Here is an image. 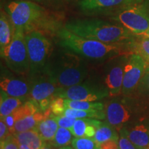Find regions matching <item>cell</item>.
Masks as SVG:
<instances>
[{
    "label": "cell",
    "instance_id": "1",
    "mask_svg": "<svg viewBox=\"0 0 149 149\" xmlns=\"http://www.w3.org/2000/svg\"><path fill=\"white\" fill-rule=\"evenodd\" d=\"M3 8L14 27L23 29L25 33L39 31L42 33H57L61 29L58 16L33 1H11L4 4Z\"/></svg>",
    "mask_w": 149,
    "mask_h": 149
},
{
    "label": "cell",
    "instance_id": "2",
    "mask_svg": "<svg viewBox=\"0 0 149 149\" xmlns=\"http://www.w3.org/2000/svg\"><path fill=\"white\" fill-rule=\"evenodd\" d=\"M64 27L80 37L107 44H124L136 37L120 24L97 18L73 19L67 22Z\"/></svg>",
    "mask_w": 149,
    "mask_h": 149
},
{
    "label": "cell",
    "instance_id": "3",
    "mask_svg": "<svg viewBox=\"0 0 149 149\" xmlns=\"http://www.w3.org/2000/svg\"><path fill=\"white\" fill-rule=\"evenodd\" d=\"M57 35L59 44L62 47L87 59L104 60L124 55L126 51L130 52L128 42L124 44H107L80 37L65 27L59 30Z\"/></svg>",
    "mask_w": 149,
    "mask_h": 149
},
{
    "label": "cell",
    "instance_id": "4",
    "mask_svg": "<svg viewBox=\"0 0 149 149\" xmlns=\"http://www.w3.org/2000/svg\"><path fill=\"white\" fill-rule=\"evenodd\" d=\"M44 69L59 88L82 83L88 74L85 61L72 53H64Z\"/></svg>",
    "mask_w": 149,
    "mask_h": 149
},
{
    "label": "cell",
    "instance_id": "5",
    "mask_svg": "<svg viewBox=\"0 0 149 149\" xmlns=\"http://www.w3.org/2000/svg\"><path fill=\"white\" fill-rule=\"evenodd\" d=\"M25 40L30 62L29 73L35 75L47 66L53 51L52 43L39 31L25 33Z\"/></svg>",
    "mask_w": 149,
    "mask_h": 149
},
{
    "label": "cell",
    "instance_id": "6",
    "mask_svg": "<svg viewBox=\"0 0 149 149\" xmlns=\"http://www.w3.org/2000/svg\"><path fill=\"white\" fill-rule=\"evenodd\" d=\"M109 17L138 36L149 28V0L128 6Z\"/></svg>",
    "mask_w": 149,
    "mask_h": 149
},
{
    "label": "cell",
    "instance_id": "7",
    "mask_svg": "<svg viewBox=\"0 0 149 149\" xmlns=\"http://www.w3.org/2000/svg\"><path fill=\"white\" fill-rule=\"evenodd\" d=\"M1 57L5 59L9 69L15 73L25 74L30 72L29 54L23 29H15L13 40Z\"/></svg>",
    "mask_w": 149,
    "mask_h": 149
},
{
    "label": "cell",
    "instance_id": "8",
    "mask_svg": "<svg viewBox=\"0 0 149 149\" xmlns=\"http://www.w3.org/2000/svg\"><path fill=\"white\" fill-rule=\"evenodd\" d=\"M109 95V91L104 86L85 82L67 88H59L53 96L77 101L95 102Z\"/></svg>",
    "mask_w": 149,
    "mask_h": 149
},
{
    "label": "cell",
    "instance_id": "9",
    "mask_svg": "<svg viewBox=\"0 0 149 149\" xmlns=\"http://www.w3.org/2000/svg\"><path fill=\"white\" fill-rule=\"evenodd\" d=\"M146 61L137 53L128 57L124 69L122 94L129 95L137 88L147 66Z\"/></svg>",
    "mask_w": 149,
    "mask_h": 149
},
{
    "label": "cell",
    "instance_id": "10",
    "mask_svg": "<svg viewBox=\"0 0 149 149\" xmlns=\"http://www.w3.org/2000/svg\"><path fill=\"white\" fill-rule=\"evenodd\" d=\"M144 0H79L78 6L87 15L110 16L117 10L128 6L141 2Z\"/></svg>",
    "mask_w": 149,
    "mask_h": 149
},
{
    "label": "cell",
    "instance_id": "11",
    "mask_svg": "<svg viewBox=\"0 0 149 149\" xmlns=\"http://www.w3.org/2000/svg\"><path fill=\"white\" fill-rule=\"evenodd\" d=\"M128 57H122L115 58L110 61L107 66L105 77L106 87L109 92V95H120L122 93L124 69Z\"/></svg>",
    "mask_w": 149,
    "mask_h": 149
},
{
    "label": "cell",
    "instance_id": "12",
    "mask_svg": "<svg viewBox=\"0 0 149 149\" xmlns=\"http://www.w3.org/2000/svg\"><path fill=\"white\" fill-rule=\"evenodd\" d=\"M43 72L42 75L33 79L29 94L31 101L37 104L43 100L54 98V94L59 88L45 69Z\"/></svg>",
    "mask_w": 149,
    "mask_h": 149
},
{
    "label": "cell",
    "instance_id": "13",
    "mask_svg": "<svg viewBox=\"0 0 149 149\" xmlns=\"http://www.w3.org/2000/svg\"><path fill=\"white\" fill-rule=\"evenodd\" d=\"M105 112L108 123L116 128L118 132L130 120L131 115L128 107L122 102L116 100H111L108 103Z\"/></svg>",
    "mask_w": 149,
    "mask_h": 149
},
{
    "label": "cell",
    "instance_id": "14",
    "mask_svg": "<svg viewBox=\"0 0 149 149\" xmlns=\"http://www.w3.org/2000/svg\"><path fill=\"white\" fill-rule=\"evenodd\" d=\"M32 86V81H25L15 77H1L0 87L1 90L8 95L15 97L24 98L29 95Z\"/></svg>",
    "mask_w": 149,
    "mask_h": 149
},
{
    "label": "cell",
    "instance_id": "15",
    "mask_svg": "<svg viewBox=\"0 0 149 149\" xmlns=\"http://www.w3.org/2000/svg\"><path fill=\"white\" fill-rule=\"evenodd\" d=\"M40 111L38 104L35 103L33 101H27L20 106L18 109H17L13 113L8 115L3 118L2 120L6 123L8 126L9 132L11 135L15 134V124L17 121L26 117L29 115L35 114V113Z\"/></svg>",
    "mask_w": 149,
    "mask_h": 149
},
{
    "label": "cell",
    "instance_id": "16",
    "mask_svg": "<svg viewBox=\"0 0 149 149\" xmlns=\"http://www.w3.org/2000/svg\"><path fill=\"white\" fill-rule=\"evenodd\" d=\"M102 124L100 120L91 118L76 119L75 122L70 129L74 137L93 138L96 130Z\"/></svg>",
    "mask_w": 149,
    "mask_h": 149
},
{
    "label": "cell",
    "instance_id": "17",
    "mask_svg": "<svg viewBox=\"0 0 149 149\" xmlns=\"http://www.w3.org/2000/svg\"><path fill=\"white\" fill-rule=\"evenodd\" d=\"M15 31V28L13 25L7 13L1 6L0 12V53L1 57L10 44Z\"/></svg>",
    "mask_w": 149,
    "mask_h": 149
},
{
    "label": "cell",
    "instance_id": "18",
    "mask_svg": "<svg viewBox=\"0 0 149 149\" xmlns=\"http://www.w3.org/2000/svg\"><path fill=\"white\" fill-rule=\"evenodd\" d=\"M51 113V109H48L45 111H38L35 114L17 121L15 124V134L36 128L42 121L50 117Z\"/></svg>",
    "mask_w": 149,
    "mask_h": 149
},
{
    "label": "cell",
    "instance_id": "19",
    "mask_svg": "<svg viewBox=\"0 0 149 149\" xmlns=\"http://www.w3.org/2000/svg\"><path fill=\"white\" fill-rule=\"evenodd\" d=\"M126 135L130 140L142 149H146L149 146V126L139 124L131 129L126 128Z\"/></svg>",
    "mask_w": 149,
    "mask_h": 149
},
{
    "label": "cell",
    "instance_id": "20",
    "mask_svg": "<svg viewBox=\"0 0 149 149\" xmlns=\"http://www.w3.org/2000/svg\"><path fill=\"white\" fill-rule=\"evenodd\" d=\"M19 144H24L32 149H41L46 142L42 138L37 128L17 133L13 135Z\"/></svg>",
    "mask_w": 149,
    "mask_h": 149
},
{
    "label": "cell",
    "instance_id": "21",
    "mask_svg": "<svg viewBox=\"0 0 149 149\" xmlns=\"http://www.w3.org/2000/svg\"><path fill=\"white\" fill-rule=\"evenodd\" d=\"M24 98L15 97L7 95L1 90V100H0V117L3 120L6 117L10 115L24 104Z\"/></svg>",
    "mask_w": 149,
    "mask_h": 149
},
{
    "label": "cell",
    "instance_id": "22",
    "mask_svg": "<svg viewBox=\"0 0 149 149\" xmlns=\"http://www.w3.org/2000/svg\"><path fill=\"white\" fill-rule=\"evenodd\" d=\"M120 134L116 128L111 126L109 123H103L97 128L96 133L95 134L93 139L98 145L104 142V141L115 139L118 141Z\"/></svg>",
    "mask_w": 149,
    "mask_h": 149
},
{
    "label": "cell",
    "instance_id": "23",
    "mask_svg": "<svg viewBox=\"0 0 149 149\" xmlns=\"http://www.w3.org/2000/svg\"><path fill=\"white\" fill-rule=\"evenodd\" d=\"M36 128L44 141L48 142L54 138L59 125L53 115L42 121Z\"/></svg>",
    "mask_w": 149,
    "mask_h": 149
},
{
    "label": "cell",
    "instance_id": "24",
    "mask_svg": "<svg viewBox=\"0 0 149 149\" xmlns=\"http://www.w3.org/2000/svg\"><path fill=\"white\" fill-rule=\"evenodd\" d=\"M62 115L74 119L91 118L96 119V120H104L106 117V112L104 111H95V110L84 111V110L66 108Z\"/></svg>",
    "mask_w": 149,
    "mask_h": 149
},
{
    "label": "cell",
    "instance_id": "25",
    "mask_svg": "<svg viewBox=\"0 0 149 149\" xmlns=\"http://www.w3.org/2000/svg\"><path fill=\"white\" fill-rule=\"evenodd\" d=\"M128 47L131 53H137L144 58L149 64V39L136 37L128 42Z\"/></svg>",
    "mask_w": 149,
    "mask_h": 149
},
{
    "label": "cell",
    "instance_id": "26",
    "mask_svg": "<svg viewBox=\"0 0 149 149\" xmlns=\"http://www.w3.org/2000/svg\"><path fill=\"white\" fill-rule=\"evenodd\" d=\"M74 137L70 129L62 127H59L54 138L48 142L54 148L58 149L61 147L69 146L71 144Z\"/></svg>",
    "mask_w": 149,
    "mask_h": 149
},
{
    "label": "cell",
    "instance_id": "27",
    "mask_svg": "<svg viewBox=\"0 0 149 149\" xmlns=\"http://www.w3.org/2000/svg\"><path fill=\"white\" fill-rule=\"evenodd\" d=\"M64 100L66 108H71V109L77 110H84V111H90V110L104 111V105L101 102L77 101V100H68V99H64Z\"/></svg>",
    "mask_w": 149,
    "mask_h": 149
},
{
    "label": "cell",
    "instance_id": "28",
    "mask_svg": "<svg viewBox=\"0 0 149 149\" xmlns=\"http://www.w3.org/2000/svg\"><path fill=\"white\" fill-rule=\"evenodd\" d=\"M71 145L74 149H100L95 141L87 137H74Z\"/></svg>",
    "mask_w": 149,
    "mask_h": 149
},
{
    "label": "cell",
    "instance_id": "29",
    "mask_svg": "<svg viewBox=\"0 0 149 149\" xmlns=\"http://www.w3.org/2000/svg\"><path fill=\"white\" fill-rule=\"evenodd\" d=\"M120 137L118 139V144L120 149H142L133 144L126 135V128H122L120 131Z\"/></svg>",
    "mask_w": 149,
    "mask_h": 149
},
{
    "label": "cell",
    "instance_id": "30",
    "mask_svg": "<svg viewBox=\"0 0 149 149\" xmlns=\"http://www.w3.org/2000/svg\"><path fill=\"white\" fill-rule=\"evenodd\" d=\"M49 109L54 115H62L66 109L65 100L61 97H55L50 104Z\"/></svg>",
    "mask_w": 149,
    "mask_h": 149
},
{
    "label": "cell",
    "instance_id": "31",
    "mask_svg": "<svg viewBox=\"0 0 149 149\" xmlns=\"http://www.w3.org/2000/svg\"><path fill=\"white\" fill-rule=\"evenodd\" d=\"M137 90L141 95L149 97V64L147 65L144 75L137 87Z\"/></svg>",
    "mask_w": 149,
    "mask_h": 149
},
{
    "label": "cell",
    "instance_id": "32",
    "mask_svg": "<svg viewBox=\"0 0 149 149\" xmlns=\"http://www.w3.org/2000/svg\"><path fill=\"white\" fill-rule=\"evenodd\" d=\"M53 117L58 124L59 127L68 128L70 130L71 129L76 121V119L68 117L65 115H53Z\"/></svg>",
    "mask_w": 149,
    "mask_h": 149
},
{
    "label": "cell",
    "instance_id": "33",
    "mask_svg": "<svg viewBox=\"0 0 149 149\" xmlns=\"http://www.w3.org/2000/svg\"><path fill=\"white\" fill-rule=\"evenodd\" d=\"M19 144L13 135H10L4 140L1 141V149H19Z\"/></svg>",
    "mask_w": 149,
    "mask_h": 149
},
{
    "label": "cell",
    "instance_id": "34",
    "mask_svg": "<svg viewBox=\"0 0 149 149\" xmlns=\"http://www.w3.org/2000/svg\"><path fill=\"white\" fill-rule=\"evenodd\" d=\"M37 3L48 9H58L61 5V0H27Z\"/></svg>",
    "mask_w": 149,
    "mask_h": 149
},
{
    "label": "cell",
    "instance_id": "35",
    "mask_svg": "<svg viewBox=\"0 0 149 149\" xmlns=\"http://www.w3.org/2000/svg\"><path fill=\"white\" fill-rule=\"evenodd\" d=\"M99 148L100 149H120L118 141L115 139H110L99 144Z\"/></svg>",
    "mask_w": 149,
    "mask_h": 149
},
{
    "label": "cell",
    "instance_id": "36",
    "mask_svg": "<svg viewBox=\"0 0 149 149\" xmlns=\"http://www.w3.org/2000/svg\"><path fill=\"white\" fill-rule=\"evenodd\" d=\"M10 135H11V134L9 132L8 126L3 122V120H1V121H0V141H3Z\"/></svg>",
    "mask_w": 149,
    "mask_h": 149
},
{
    "label": "cell",
    "instance_id": "37",
    "mask_svg": "<svg viewBox=\"0 0 149 149\" xmlns=\"http://www.w3.org/2000/svg\"><path fill=\"white\" fill-rule=\"evenodd\" d=\"M137 37H141V38H145V39H149V28L148 30H146L145 32L143 33H141L138 36H137Z\"/></svg>",
    "mask_w": 149,
    "mask_h": 149
},
{
    "label": "cell",
    "instance_id": "38",
    "mask_svg": "<svg viewBox=\"0 0 149 149\" xmlns=\"http://www.w3.org/2000/svg\"><path fill=\"white\" fill-rule=\"evenodd\" d=\"M41 149H55V148H54V147L52 146V145L50 144L49 142H46L44 143V146H42V148Z\"/></svg>",
    "mask_w": 149,
    "mask_h": 149
},
{
    "label": "cell",
    "instance_id": "39",
    "mask_svg": "<svg viewBox=\"0 0 149 149\" xmlns=\"http://www.w3.org/2000/svg\"><path fill=\"white\" fill-rule=\"evenodd\" d=\"M19 149H32V148H30L29 146H26V145L19 144Z\"/></svg>",
    "mask_w": 149,
    "mask_h": 149
},
{
    "label": "cell",
    "instance_id": "40",
    "mask_svg": "<svg viewBox=\"0 0 149 149\" xmlns=\"http://www.w3.org/2000/svg\"><path fill=\"white\" fill-rule=\"evenodd\" d=\"M58 149H74V148H72V146H64V147H61V148H59Z\"/></svg>",
    "mask_w": 149,
    "mask_h": 149
},
{
    "label": "cell",
    "instance_id": "41",
    "mask_svg": "<svg viewBox=\"0 0 149 149\" xmlns=\"http://www.w3.org/2000/svg\"><path fill=\"white\" fill-rule=\"evenodd\" d=\"M146 149H149V146H148V147H147V148Z\"/></svg>",
    "mask_w": 149,
    "mask_h": 149
}]
</instances>
